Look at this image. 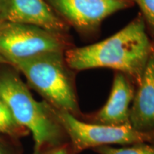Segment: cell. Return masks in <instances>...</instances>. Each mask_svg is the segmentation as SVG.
I'll return each instance as SVG.
<instances>
[{"label": "cell", "instance_id": "cell-7", "mask_svg": "<svg viewBox=\"0 0 154 154\" xmlns=\"http://www.w3.org/2000/svg\"><path fill=\"white\" fill-rule=\"evenodd\" d=\"M2 22L32 25L65 35L70 28L46 0H6Z\"/></svg>", "mask_w": 154, "mask_h": 154}, {"label": "cell", "instance_id": "cell-2", "mask_svg": "<svg viewBox=\"0 0 154 154\" xmlns=\"http://www.w3.org/2000/svg\"><path fill=\"white\" fill-rule=\"evenodd\" d=\"M0 97L18 124L32 133L33 154H44L69 143L54 108L34 99L14 67L0 69Z\"/></svg>", "mask_w": 154, "mask_h": 154}, {"label": "cell", "instance_id": "cell-10", "mask_svg": "<svg viewBox=\"0 0 154 154\" xmlns=\"http://www.w3.org/2000/svg\"><path fill=\"white\" fill-rule=\"evenodd\" d=\"M29 133L15 120L8 106L0 97V134L17 138L26 136Z\"/></svg>", "mask_w": 154, "mask_h": 154}, {"label": "cell", "instance_id": "cell-13", "mask_svg": "<svg viewBox=\"0 0 154 154\" xmlns=\"http://www.w3.org/2000/svg\"><path fill=\"white\" fill-rule=\"evenodd\" d=\"M44 154H77L73 149L70 143L63 144V145L50 150Z\"/></svg>", "mask_w": 154, "mask_h": 154}, {"label": "cell", "instance_id": "cell-3", "mask_svg": "<svg viewBox=\"0 0 154 154\" xmlns=\"http://www.w3.org/2000/svg\"><path fill=\"white\" fill-rule=\"evenodd\" d=\"M64 53H44L9 65L22 73L31 87L51 106L81 119L83 113L77 96L76 72L69 67Z\"/></svg>", "mask_w": 154, "mask_h": 154}, {"label": "cell", "instance_id": "cell-11", "mask_svg": "<svg viewBox=\"0 0 154 154\" xmlns=\"http://www.w3.org/2000/svg\"><path fill=\"white\" fill-rule=\"evenodd\" d=\"M98 154H154V142H144L121 148L103 146L93 149Z\"/></svg>", "mask_w": 154, "mask_h": 154}, {"label": "cell", "instance_id": "cell-4", "mask_svg": "<svg viewBox=\"0 0 154 154\" xmlns=\"http://www.w3.org/2000/svg\"><path fill=\"white\" fill-rule=\"evenodd\" d=\"M69 34H59L32 25L0 22V56L8 64L47 52L72 48Z\"/></svg>", "mask_w": 154, "mask_h": 154}, {"label": "cell", "instance_id": "cell-1", "mask_svg": "<svg viewBox=\"0 0 154 154\" xmlns=\"http://www.w3.org/2000/svg\"><path fill=\"white\" fill-rule=\"evenodd\" d=\"M153 52L154 44L140 14L110 37L85 47H72L64 56L76 72L111 69L126 75L136 85Z\"/></svg>", "mask_w": 154, "mask_h": 154}, {"label": "cell", "instance_id": "cell-9", "mask_svg": "<svg viewBox=\"0 0 154 154\" xmlns=\"http://www.w3.org/2000/svg\"><path fill=\"white\" fill-rule=\"evenodd\" d=\"M129 124L138 132L154 134V52L136 85L129 111Z\"/></svg>", "mask_w": 154, "mask_h": 154}, {"label": "cell", "instance_id": "cell-16", "mask_svg": "<svg viewBox=\"0 0 154 154\" xmlns=\"http://www.w3.org/2000/svg\"><path fill=\"white\" fill-rule=\"evenodd\" d=\"M1 63H7V62L1 57V56H0V64H1ZM7 64H8V63H7Z\"/></svg>", "mask_w": 154, "mask_h": 154}, {"label": "cell", "instance_id": "cell-14", "mask_svg": "<svg viewBox=\"0 0 154 154\" xmlns=\"http://www.w3.org/2000/svg\"><path fill=\"white\" fill-rule=\"evenodd\" d=\"M0 154H19L17 151L10 143L6 140L5 138L0 136Z\"/></svg>", "mask_w": 154, "mask_h": 154}, {"label": "cell", "instance_id": "cell-6", "mask_svg": "<svg viewBox=\"0 0 154 154\" xmlns=\"http://www.w3.org/2000/svg\"><path fill=\"white\" fill-rule=\"evenodd\" d=\"M54 11L83 36L99 32L103 21L134 5L132 0H46Z\"/></svg>", "mask_w": 154, "mask_h": 154}, {"label": "cell", "instance_id": "cell-15", "mask_svg": "<svg viewBox=\"0 0 154 154\" xmlns=\"http://www.w3.org/2000/svg\"><path fill=\"white\" fill-rule=\"evenodd\" d=\"M6 0H0V22L2 21V14L5 8Z\"/></svg>", "mask_w": 154, "mask_h": 154}, {"label": "cell", "instance_id": "cell-8", "mask_svg": "<svg viewBox=\"0 0 154 154\" xmlns=\"http://www.w3.org/2000/svg\"><path fill=\"white\" fill-rule=\"evenodd\" d=\"M136 85L128 76L116 72L109 99L99 110L83 114L81 119L92 124L130 126L129 111Z\"/></svg>", "mask_w": 154, "mask_h": 154}, {"label": "cell", "instance_id": "cell-5", "mask_svg": "<svg viewBox=\"0 0 154 154\" xmlns=\"http://www.w3.org/2000/svg\"><path fill=\"white\" fill-rule=\"evenodd\" d=\"M54 109L68 136L69 143L77 154L99 146L154 142V134L138 132L130 126L92 124L76 118L66 111Z\"/></svg>", "mask_w": 154, "mask_h": 154}, {"label": "cell", "instance_id": "cell-12", "mask_svg": "<svg viewBox=\"0 0 154 154\" xmlns=\"http://www.w3.org/2000/svg\"><path fill=\"white\" fill-rule=\"evenodd\" d=\"M140 10L146 30L154 44V0H132Z\"/></svg>", "mask_w": 154, "mask_h": 154}]
</instances>
